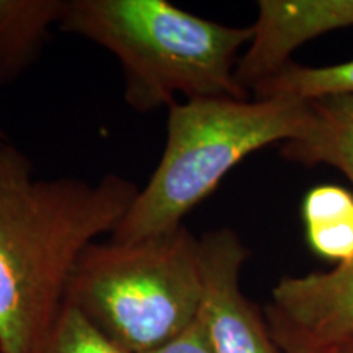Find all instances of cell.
<instances>
[{"mask_svg": "<svg viewBox=\"0 0 353 353\" xmlns=\"http://www.w3.org/2000/svg\"><path fill=\"white\" fill-rule=\"evenodd\" d=\"M64 303L130 353H149L198 319V239L185 226L148 239L95 241L79 257Z\"/></svg>", "mask_w": 353, "mask_h": 353, "instance_id": "4", "label": "cell"}, {"mask_svg": "<svg viewBox=\"0 0 353 353\" xmlns=\"http://www.w3.org/2000/svg\"><path fill=\"white\" fill-rule=\"evenodd\" d=\"M68 0H0V85L15 82L37 63Z\"/></svg>", "mask_w": 353, "mask_h": 353, "instance_id": "9", "label": "cell"}, {"mask_svg": "<svg viewBox=\"0 0 353 353\" xmlns=\"http://www.w3.org/2000/svg\"><path fill=\"white\" fill-rule=\"evenodd\" d=\"M309 101L296 99H198L169 107L164 152L108 239L132 242L183 226L242 159L298 138Z\"/></svg>", "mask_w": 353, "mask_h": 353, "instance_id": "3", "label": "cell"}, {"mask_svg": "<svg viewBox=\"0 0 353 353\" xmlns=\"http://www.w3.org/2000/svg\"><path fill=\"white\" fill-rule=\"evenodd\" d=\"M265 321L281 353H329L327 348L309 341L306 335L293 327L270 304L265 309Z\"/></svg>", "mask_w": 353, "mask_h": 353, "instance_id": "13", "label": "cell"}, {"mask_svg": "<svg viewBox=\"0 0 353 353\" xmlns=\"http://www.w3.org/2000/svg\"><path fill=\"white\" fill-rule=\"evenodd\" d=\"M149 353H213L201 316H198L192 327H188L182 335Z\"/></svg>", "mask_w": 353, "mask_h": 353, "instance_id": "14", "label": "cell"}, {"mask_svg": "<svg viewBox=\"0 0 353 353\" xmlns=\"http://www.w3.org/2000/svg\"><path fill=\"white\" fill-rule=\"evenodd\" d=\"M57 30L117 57L138 113L198 99H250L236 77L252 26L221 25L165 0H68Z\"/></svg>", "mask_w": 353, "mask_h": 353, "instance_id": "2", "label": "cell"}, {"mask_svg": "<svg viewBox=\"0 0 353 353\" xmlns=\"http://www.w3.org/2000/svg\"><path fill=\"white\" fill-rule=\"evenodd\" d=\"M39 353H130L64 303Z\"/></svg>", "mask_w": 353, "mask_h": 353, "instance_id": "12", "label": "cell"}, {"mask_svg": "<svg viewBox=\"0 0 353 353\" xmlns=\"http://www.w3.org/2000/svg\"><path fill=\"white\" fill-rule=\"evenodd\" d=\"M203 280L200 316L213 353H281L262 312L244 296L241 272L249 250L236 231L219 228L198 239Z\"/></svg>", "mask_w": 353, "mask_h": 353, "instance_id": "5", "label": "cell"}, {"mask_svg": "<svg viewBox=\"0 0 353 353\" xmlns=\"http://www.w3.org/2000/svg\"><path fill=\"white\" fill-rule=\"evenodd\" d=\"M138 192L117 174L37 179L0 138V353L41 352L79 257L114 231Z\"/></svg>", "mask_w": 353, "mask_h": 353, "instance_id": "1", "label": "cell"}, {"mask_svg": "<svg viewBox=\"0 0 353 353\" xmlns=\"http://www.w3.org/2000/svg\"><path fill=\"white\" fill-rule=\"evenodd\" d=\"M329 353H353V341L339 343V345H334L327 348Z\"/></svg>", "mask_w": 353, "mask_h": 353, "instance_id": "15", "label": "cell"}, {"mask_svg": "<svg viewBox=\"0 0 353 353\" xmlns=\"http://www.w3.org/2000/svg\"><path fill=\"white\" fill-rule=\"evenodd\" d=\"M325 95H353V59L325 68L290 63L250 90L254 99L312 100Z\"/></svg>", "mask_w": 353, "mask_h": 353, "instance_id": "11", "label": "cell"}, {"mask_svg": "<svg viewBox=\"0 0 353 353\" xmlns=\"http://www.w3.org/2000/svg\"><path fill=\"white\" fill-rule=\"evenodd\" d=\"M270 306L317 345L353 341V257L329 272L281 278Z\"/></svg>", "mask_w": 353, "mask_h": 353, "instance_id": "7", "label": "cell"}, {"mask_svg": "<svg viewBox=\"0 0 353 353\" xmlns=\"http://www.w3.org/2000/svg\"><path fill=\"white\" fill-rule=\"evenodd\" d=\"M303 221L312 252L330 262L353 257V192L339 185L311 188L303 200Z\"/></svg>", "mask_w": 353, "mask_h": 353, "instance_id": "10", "label": "cell"}, {"mask_svg": "<svg viewBox=\"0 0 353 353\" xmlns=\"http://www.w3.org/2000/svg\"><path fill=\"white\" fill-rule=\"evenodd\" d=\"M252 39L237 63L236 77L250 90L275 76L299 46L353 26V0H260Z\"/></svg>", "mask_w": 353, "mask_h": 353, "instance_id": "6", "label": "cell"}, {"mask_svg": "<svg viewBox=\"0 0 353 353\" xmlns=\"http://www.w3.org/2000/svg\"><path fill=\"white\" fill-rule=\"evenodd\" d=\"M309 101L306 128L281 154L304 165L335 167L353 185V95H325Z\"/></svg>", "mask_w": 353, "mask_h": 353, "instance_id": "8", "label": "cell"}]
</instances>
